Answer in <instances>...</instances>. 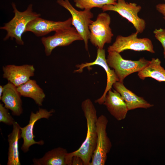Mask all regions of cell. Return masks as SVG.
<instances>
[{"instance_id":"obj_1","label":"cell","mask_w":165,"mask_h":165,"mask_svg":"<svg viewBox=\"0 0 165 165\" xmlns=\"http://www.w3.org/2000/svg\"><path fill=\"white\" fill-rule=\"evenodd\" d=\"M81 108L87 122V131L84 141L77 150L68 153V165H72V157H80L84 165H90L92 156L96 147L97 141L96 122L97 119L96 108L91 100L87 98L81 103Z\"/></svg>"},{"instance_id":"obj_2","label":"cell","mask_w":165,"mask_h":165,"mask_svg":"<svg viewBox=\"0 0 165 165\" xmlns=\"http://www.w3.org/2000/svg\"><path fill=\"white\" fill-rule=\"evenodd\" d=\"M12 5L14 16L9 22L4 24L3 26L1 27L0 29L7 32L3 38L4 41H6L9 38L11 40L14 38L17 44L23 45L24 43L22 36L26 32L28 24L31 21L40 17L41 15L33 11L32 4H30L27 9L23 12L17 9L14 3H12Z\"/></svg>"},{"instance_id":"obj_3","label":"cell","mask_w":165,"mask_h":165,"mask_svg":"<svg viewBox=\"0 0 165 165\" xmlns=\"http://www.w3.org/2000/svg\"><path fill=\"white\" fill-rule=\"evenodd\" d=\"M106 58L110 68L114 70L119 81L123 82L125 78L134 73L138 72L149 64L150 61L144 57L138 61L125 60L119 53L114 51L109 52Z\"/></svg>"},{"instance_id":"obj_4","label":"cell","mask_w":165,"mask_h":165,"mask_svg":"<svg viewBox=\"0 0 165 165\" xmlns=\"http://www.w3.org/2000/svg\"><path fill=\"white\" fill-rule=\"evenodd\" d=\"M111 19L109 14L103 12L99 13L96 19L89 25V40L97 48L103 49L106 43L111 42L113 34L110 27Z\"/></svg>"},{"instance_id":"obj_5","label":"cell","mask_w":165,"mask_h":165,"mask_svg":"<svg viewBox=\"0 0 165 165\" xmlns=\"http://www.w3.org/2000/svg\"><path fill=\"white\" fill-rule=\"evenodd\" d=\"M57 2L71 14L72 25L82 38L85 49L88 51V42L90 33L89 26L93 21L91 19L94 17L91 9L78 11L73 7L69 0H57Z\"/></svg>"},{"instance_id":"obj_6","label":"cell","mask_w":165,"mask_h":165,"mask_svg":"<svg viewBox=\"0 0 165 165\" xmlns=\"http://www.w3.org/2000/svg\"><path fill=\"white\" fill-rule=\"evenodd\" d=\"M108 121L101 115L98 117L96 122L97 141L96 147L93 153L90 165H105L108 154L112 145L106 132Z\"/></svg>"},{"instance_id":"obj_7","label":"cell","mask_w":165,"mask_h":165,"mask_svg":"<svg viewBox=\"0 0 165 165\" xmlns=\"http://www.w3.org/2000/svg\"><path fill=\"white\" fill-rule=\"evenodd\" d=\"M101 9L103 12L110 11L117 13L132 24L138 33H142L145 28V20L138 15L141 7L136 3H128L125 0H117L115 5H105Z\"/></svg>"},{"instance_id":"obj_8","label":"cell","mask_w":165,"mask_h":165,"mask_svg":"<svg viewBox=\"0 0 165 165\" xmlns=\"http://www.w3.org/2000/svg\"><path fill=\"white\" fill-rule=\"evenodd\" d=\"M138 33L136 32L127 36L118 35L115 42L108 48V52L114 51L120 53L130 50L135 51H147L155 53L152 41L147 38H138Z\"/></svg>"},{"instance_id":"obj_9","label":"cell","mask_w":165,"mask_h":165,"mask_svg":"<svg viewBox=\"0 0 165 165\" xmlns=\"http://www.w3.org/2000/svg\"><path fill=\"white\" fill-rule=\"evenodd\" d=\"M55 32L53 35L44 37L41 38L46 56H50L53 50L57 47L68 46L76 41H83L80 35L73 27Z\"/></svg>"},{"instance_id":"obj_10","label":"cell","mask_w":165,"mask_h":165,"mask_svg":"<svg viewBox=\"0 0 165 165\" xmlns=\"http://www.w3.org/2000/svg\"><path fill=\"white\" fill-rule=\"evenodd\" d=\"M98 65L102 67L105 71L107 76V82L105 90L101 96L95 101V102L100 105L103 104L106 95L108 92L112 88L113 84L119 81L114 70H112L108 64L105 56V49L97 48V55L95 61L90 62L82 63L76 65L78 69L74 70V72L82 73L83 69L94 65Z\"/></svg>"},{"instance_id":"obj_11","label":"cell","mask_w":165,"mask_h":165,"mask_svg":"<svg viewBox=\"0 0 165 165\" xmlns=\"http://www.w3.org/2000/svg\"><path fill=\"white\" fill-rule=\"evenodd\" d=\"M54 112L53 109L48 111L46 109L39 108L36 112H31L28 124L24 127H20L21 137L23 140L21 149L24 152H28L30 147L33 145H42L44 144L42 140L38 141L35 140V136L33 134L34 126L37 121L42 118L48 119L53 115Z\"/></svg>"},{"instance_id":"obj_12","label":"cell","mask_w":165,"mask_h":165,"mask_svg":"<svg viewBox=\"0 0 165 165\" xmlns=\"http://www.w3.org/2000/svg\"><path fill=\"white\" fill-rule=\"evenodd\" d=\"M72 18L64 21H54L45 19L40 17L30 22L28 24L26 31H30L37 37L46 35L50 32L66 29L71 27Z\"/></svg>"},{"instance_id":"obj_13","label":"cell","mask_w":165,"mask_h":165,"mask_svg":"<svg viewBox=\"0 0 165 165\" xmlns=\"http://www.w3.org/2000/svg\"><path fill=\"white\" fill-rule=\"evenodd\" d=\"M2 71L3 78L17 87L30 79L34 75L35 68L31 65L10 64L3 66Z\"/></svg>"},{"instance_id":"obj_14","label":"cell","mask_w":165,"mask_h":165,"mask_svg":"<svg viewBox=\"0 0 165 165\" xmlns=\"http://www.w3.org/2000/svg\"><path fill=\"white\" fill-rule=\"evenodd\" d=\"M110 113L118 121L124 119L128 111L126 104L120 94L116 90H109L103 104Z\"/></svg>"},{"instance_id":"obj_15","label":"cell","mask_w":165,"mask_h":165,"mask_svg":"<svg viewBox=\"0 0 165 165\" xmlns=\"http://www.w3.org/2000/svg\"><path fill=\"white\" fill-rule=\"evenodd\" d=\"M3 87V92L0 100L5 107L12 111L13 115L20 116L23 111L22 101L17 87L9 81Z\"/></svg>"},{"instance_id":"obj_16","label":"cell","mask_w":165,"mask_h":165,"mask_svg":"<svg viewBox=\"0 0 165 165\" xmlns=\"http://www.w3.org/2000/svg\"><path fill=\"white\" fill-rule=\"evenodd\" d=\"M112 86L120 94L128 111L140 108L147 109L154 106L143 97L137 96L127 89L124 85L123 82L117 81L113 84Z\"/></svg>"},{"instance_id":"obj_17","label":"cell","mask_w":165,"mask_h":165,"mask_svg":"<svg viewBox=\"0 0 165 165\" xmlns=\"http://www.w3.org/2000/svg\"><path fill=\"white\" fill-rule=\"evenodd\" d=\"M12 132L8 135L9 142L7 165H20L19 151V140L21 138L20 126L15 121Z\"/></svg>"},{"instance_id":"obj_18","label":"cell","mask_w":165,"mask_h":165,"mask_svg":"<svg viewBox=\"0 0 165 165\" xmlns=\"http://www.w3.org/2000/svg\"><path fill=\"white\" fill-rule=\"evenodd\" d=\"M67 150L58 147L46 152L42 158H34L33 162L35 165H68Z\"/></svg>"},{"instance_id":"obj_19","label":"cell","mask_w":165,"mask_h":165,"mask_svg":"<svg viewBox=\"0 0 165 165\" xmlns=\"http://www.w3.org/2000/svg\"><path fill=\"white\" fill-rule=\"evenodd\" d=\"M17 90L21 96L31 98L38 105H42L46 95L35 80L30 79L17 87Z\"/></svg>"},{"instance_id":"obj_20","label":"cell","mask_w":165,"mask_h":165,"mask_svg":"<svg viewBox=\"0 0 165 165\" xmlns=\"http://www.w3.org/2000/svg\"><path fill=\"white\" fill-rule=\"evenodd\" d=\"M158 58H152L148 65L138 72V76L141 79L150 77L159 82H165V69L161 65Z\"/></svg>"},{"instance_id":"obj_21","label":"cell","mask_w":165,"mask_h":165,"mask_svg":"<svg viewBox=\"0 0 165 165\" xmlns=\"http://www.w3.org/2000/svg\"><path fill=\"white\" fill-rule=\"evenodd\" d=\"M76 7L82 9L101 8L104 6L115 5L117 0H74Z\"/></svg>"},{"instance_id":"obj_22","label":"cell","mask_w":165,"mask_h":165,"mask_svg":"<svg viewBox=\"0 0 165 165\" xmlns=\"http://www.w3.org/2000/svg\"><path fill=\"white\" fill-rule=\"evenodd\" d=\"M15 121L9 112L8 109L4 106L2 104L0 103V122L7 125H13Z\"/></svg>"},{"instance_id":"obj_23","label":"cell","mask_w":165,"mask_h":165,"mask_svg":"<svg viewBox=\"0 0 165 165\" xmlns=\"http://www.w3.org/2000/svg\"><path fill=\"white\" fill-rule=\"evenodd\" d=\"M153 32L156 38L160 43L163 47V54L165 60V29H155Z\"/></svg>"},{"instance_id":"obj_24","label":"cell","mask_w":165,"mask_h":165,"mask_svg":"<svg viewBox=\"0 0 165 165\" xmlns=\"http://www.w3.org/2000/svg\"><path fill=\"white\" fill-rule=\"evenodd\" d=\"M156 10L163 16V18L165 20V3H159L156 6Z\"/></svg>"},{"instance_id":"obj_25","label":"cell","mask_w":165,"mask_h":165,"mask_svg":"<svg viewBox=\"0 0 165 165\" xmlns=\"http://www.w3.org/2000/svg\"><path fill=\"white\" fill-rule=\"evenodd\" d=\"M84 163L82 159L77 156H74L72 158V165H83Z\"/></svg>"},{"instance_id":"obj_26","label":"cell","mask_w":165,"mask_h":165,"mask_svg":"<svg viewBox=\"0 0 165 165\" xmlns=\"http://www.w3.org/2000/svg\"><path fill=\"white\" fill-rule=\"evenodd\" d=\"M4 90L3 86L2 85L0 86V99H1V97L2 96Z\"/></svg>"},{"instance_id":"obj_27","label":"cell","mask_w":165,"mask_h":165,"mask_svg":"<svg viewBox=\"0 0 165 165\" xmlns=\"http://www.w3.org/2000/svg\"><path fill=\"white\" fill-rule=\"evenodd\" d=\"M163 1H165V0H163Z\"/></svg>"}]
</instances>
